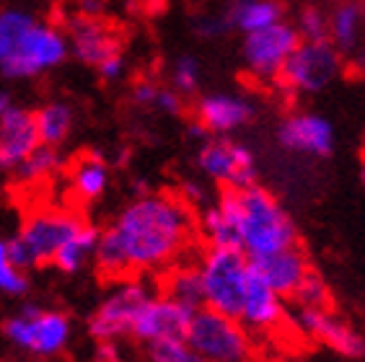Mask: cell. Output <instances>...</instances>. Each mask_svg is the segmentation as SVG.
I'll list each match as a JSON object with an SVG mask.
<instances>
[{"instance_id":"5b68a950","label":"cell","mask_w":365,"mask_h":362,"mask_svg":"<svg viewBox=\"0 0 365 362\" xmlns=\"http://www.w3.org/2000/svg\"><path fill=\"white\" fill-rule=\"evenodd\" d=\"M187 341L205 362H249L252 357V334L241 321L210 308H200L192 316Z\"/></svg>"},{"instance_id":"74e56055","label":"cell","mask_w":365,"mask_h":362,"mask_svg":"<svg viewBox=\"0 0 365 362\" xmlns=\"http://www.w3.org/2000/svg\"><path fill=\"white\" fill-rule=\"evenodd\" d=\"M182 200L187 205H202L205 200H207V195H205V189L200 187V184H195V181H187L184 184V189H182Z\"/></svg>"},{"instance_id":"6da1fadb","label":"cell","mask_w":365,"mask_h":362,"mask_svg":"<svg viewBox=\"0 0 365 362\" xmlns=\"http://www.w3.org/2000/svg\"><path fill=\"white\" fill-rule=\"evenodd\" d=\"M122 246L130 274L169 269L190 246L195 215L192 207L171 195H143L109 223Z\"/></svg>"},{"instance_id":"4dcf8cb0","label":"cell","mask_w":365,"mask_h":362,"mask_svg":"<svg viewBox=\"0 0 365 362\" xmlns=\"http://www.w3.org/2000/svg\"><path fill=\"white\" fill-rule=\"evenodd\" d=\"M26 290H29L26 272L19 269L11 262V257H8V238H0V293L19 298V295H26Z\"/></svg>"},{"instance_id":"d6a6232c","label":"cell","mask_w":365,"mask_h":362,"mask_svg":"<svg viewBox=\"0 0 365 362\" xmlns=\"http://www.w3.org/2000/svg\"><path fill=\"white\" fill-rule=\"evenodd\" d=\"M200 76H202V70H200V63H197V57L192 55H184L176 60L174 70H171V88L176 93H195L200 88Z\"/></svg>"},{"instance_id":"44dd1931","label":"cell","mask_w":365,"mask_h":362,"mask_svg":"<svg viewBox=\"0 0 365 362\" xmlns=\"http://www.w3.org/2000/svg\"><path fill=\"white\" fill-rule=\"evenodd\" d=\"M161 295L182 303L190 311L205 308V290H202V274L197 264H171L161 277Z\"/></svg>"},{"instance_id":"4316f807","label":"cell","mask_w":365,"mask_h":362,"mask_svg":"<svg viewBox=\"0 0 365 362\" xmlns=\"http://www.w3.org/2000/svg\"><path fill=\"white\" fill-rule=\"evenodd\" d=\"M36 19L21 8H0V65L21 47L24 36L34 29Z\"/></svg>"},{"instance_id":"836d02e7","label":"cell","mask_w":365,"mask_h":362,"mask_svg":"<svg viewBox=\"0 0 365 362\" xmlns=\"http://www.w3.org/2000/svg\"><path fill=\"white\" fill-rule=\"evenodd\" d=\"M158 93H161V86L153 83V81H145V78L133 86V101L138 106H155Z\"/></svg>"},{"instance_id":"8fae6325","label":"cell","mask_w":365,"mask_h":362,"mask_svg":"<svg viewBox=\"0 0 365 362\" xmlns=\"http://www.w3.org/2000/svg\"><path fill=\"white\" fill-rule=\"evenodd\" d=\"M301 44V34L293 24H274L269 29L254 31L244 36L241 44V60H244L249 76L259 81H277L280 70L290 60L295 49Z\"/></svg>"},{"instance_id":"ba28073f","label":"cell","mask_w":365,"mask_h":362,"mask_svg":"<svg viewBox=\"0 0 365 362\" xmlns=\"http://www.w3.org/2000/svg\"><path fill=\"white\" fill-rule=\"evenodd\" d=\"M68 55H71V44L63 29L36 21L34 29L24 36L21 47L0 65V73L14 81H26V78L60 68L68 60Z\"/></svg>"},{"instance_id":"f546056e","label":"cell","mask_w":365,"mask_h":362,"mask_svg":"<svg viewBox=\"0 0 365 362\" xmlns=\"http://www.w3.org/2000/svg\"><path fill=\"white\" fill-rule=\"evenodd\" d=\"M148 360L150 362H205L190 347L187 339H163L148 344Z\"/></svg>"},{"instance_id":"9c48e42d","label":"cell","mask_w":365,"mask_h":362,"mask_svg":"<svg viewBox=\"0 0 365 362\" xmlns=\"http://www.w3.org/2000/svg\"><path fill=\"white\" fill-rule=\"evenodd\" d=\"M153 290L145 279L127 277L106 295L88 319V334L96 341H114L133 331V324L140 308L153 298Z\"/></svg>"},{"instance_id":"cb8c5ba5","label":"cell","mask_w":365,"mask_h":362,"mask_svg":"<svg viewBox=\"0 0 365 362\" xmlns=\"http://www.w3.org/2000/svg\"><path fill=\"white\" fill-rule=\"evenodd\" d=\"M98 233H101V230H96L91 223H83L71 238H68V244L57 251V257L52 264L60 272H65V274L81 272L86 267V262L93 259V251H96V244H98Z\"/></svg>"},{"instance_id":"d4e9b609","label":"cell","mask_w":365,"mask_h":362,"mask_svg":"<svg viewBox=\"0 0 365 362\" xmlns=\"http://www.w3.org/2000/svg\"><path fill=\"white\" fill-rule=\"evenodd\" d=\"M71 187L76 192L78 200L83 202H93L104 195L109 187V168L98 155H86L76 163L71 176Z\"/></svg>"},{"instance_id":"7402d4cb","label":"cell","mask_w":365,"mask_h":362,"mask_svg":"<svg viewBox=\"0 0 365 362\" xmlns=\"http://www.w3.org/2000/svg\"><path fill=\"white\" fill-rule=\"evenodd\" d=\"M200 230L207 241V249H241L236 220L220 200L205 210V215L200 217Z\"/></svg>"},{"instance_id":"d6986e66","label":"cell","mask_w":365,"mask_h":362,"mask_svg":"<svg viewBox=\"0 0 365 362\" xmlns=\"http://www.w3.org/2000/svg\"><path fill=\"white\" fill-rule=\"evenodd\" d=\"M252 269L259 274L282 300H290L303 279L309 277L311 262L301 244L274 251L262 259H252Z\"/></svg>"},{"instance_id":"4fadbf2b","label":"cell","mask_w":365,"mask_h":362,"mask_svg":"<svg viewBox=\"0 0 365 362\" xmlns=\"http://www.w3.org/2000/svg\"><path fill=\"white\" fill-rule=\"evenodd\" d=\"M65 36L71 44V55L88 68L96 70L109 57L122 55V36L114 31L109 24L91 16H71L65 21Z\"/></svg>"},{"instance_id":"5bb4252c","label":"cell","mask_w":365,"mask_h":362,"mask_svg":"<svg viewBox=\"0 0 365 362\" xmlns=\"http://www.w3.org/2000/svg\"><path fill=\"white\" fill-rule=\"evenodd\" d=\"M192 316H195V311L158 293L140 308L130 334L138 341H145V344L163 339H187Z\"/></svg>"},{"instance_id":"8992f818","label":"cell","mask_w":365,"mask_h":362,"mask_svg":"<svg viewBox=\"0 0 365 362\" xmlns=\"http://www.w3.org/2000/svg\"><path fill=\"white\" fill-rule=\"evenodd\" d=\"M71 319L63 311H44L34 303H26L19 314L3 324V334L11 344L42 357L63 352L65 344L71 341Z\"/></svg>"},{"instance_id":"52a82bcc","label":"cell","mask_w":365,"mask_h":362,"mask_svg":"<svg viewBox=\"0 0 365 362\" xmlns=\"http://www.w3.org/2000/svg\"><path fill=\"white\" fill-rule=\"evenodd\" d=\"M342 70L339 49L331 42H301L274 83L285 93H322Z\"/></svg>"},{"instance_id":"d590c367","label":"cell","mask_w":365,"mask_h":362,"mask_svg":"<svg viewBox=\"0 0 365 362\" xmlns=\"http://www.w3.org/2000/svg\"><path fill=\"white\" fill-rule=\"evenodd\" d=\"M228 19H225V14L223 16H207V19H200V24H197V31L200 34H205V36H220L223 31H228Z\"/></svg>"},{"instance_id":"83f0119b","label":"cell","mask_w":365,"mask_h":362,"mask_svg":"<svg viewBox=\"0 0 365 362\" xmlns=\"http://www.w3.org/2000/svg\"><path fill=\"white\" fill-rule=\"evenodd\" d=\"M60 163H63V158L57 153V148L39 145L34 153L24 160L21 166L16 168L14 174H16V179L24 181V184H34V181H42V179H47L49 174H55L57 168H60Z\"/></svg>"},{"instance_id":"30bf717a","label":"cell","mask_w":365,"mask_h":362,"mask_svg":"<svg viewBox=\"0 0 365 362\" xmlns=\"http://www.w3.org/2000/svg\"><path fill=\"white\" fill-rule=\"evenodd\" d=\"M197 166L223 189H246L259 184V168L254 153L228 135L205 140L197 153Z\"/></svg>"},{"instance_id":"484cf974","label":"cell","mask_w":365,"mask_h":362,"mask_svg":"<svg viewBox=\"0 0 365 362\" xmlns=\"http://www.w3.org/2000/svg\"><path fill=\"white\" fill-rule=\"evenodd\" d=\"M363 8L358 3H342L334 8V14L329 16V42L339 49V52H350L358 47L360 29H363Z\"/></svg>"},{"instance_id":"ac0fdd59","label":"cell","mask_w":365,"mask_h":362,"mask_svg":"<svg viewBox=\"0 0 365 362\" xmlns=\"http://www.w3.org/2000/svg\"><path fill=\"white\" fill-rule=\"evenodd\" d=\"M254 104L249 98L236 93H207L200 96L195 104V122L207 130V135L225 138L246 127L254 119Z\"/></svg>"},{"instance_id":"7a4b0ae2","label":"cell","mask_w":365,"mask_h":362,"mask_svg":"<svg viewBox=\"0 0 365 362\" xmlns=\"http://www.w3.org/2000/svg\"><path fill=\"white\" fill-rule=\"evenodd\" d=\"M218 200L231 210L239 228L241 251L249 259H262L298 244L293 217L285 212L280 200L262 184L246 189H223Z\"/></svg>"},{"instance_id":"e0dca14e","label":"cell","mask_w":365,"mask_h":362,"mask_svg":"<svg viewBox=\"0 0 365 362\" xmlns=\"http://www.w3.org/2000/svg\"><path fill=\"white\" fill-rule=\"evenodd\" d=\"M285 319H288V314H285V300L252 269L244 303H241V314H239L241 326L249 334L252 331L254 334H269L274 329H280L285 324Z\"/></svg>"},{"instance_id":"3957f363","label":"cell","mask_w":365,"mask_h":362,"mask_svg":"<svg viewBox=\"0 0 365 362\" xmlns=\"http://www.w3.org/2000/svg\"><path fill=\"white\" fill-rule=\"evenodd\" d=\"M83 223V217L73 212H57V210L34 212L24 220L14 238H8V257L24 272L52 264L57 251L68 244V238Z\"/></svg>"},{"instance_id":"277c9868","label":"cell","mask_w":365,"mask_h":362,"mask_svg":"<svg viewBox=\"0 0 365 362\" xmlns=\"http://www.w3.org/2000/svg\"><path fill=\"white\" fill-rule=\"evenodd\" d=\"M197 267L202 274L205 308L239 319L252 274L249 257L241 249H205Z\"/></svg>"},{"instance_id":"2e32d148","label":"cell","mask_w":365,"mask_h":362,"mask_svg":"<svg viewBox=\"0 0 365 362\" xmlns=\"http://www.w3.org/2000/svg\"><path fill=\"white\" fill-rule=\"evenodd\" d=\"M42 145L34 112L11 106L0 117V171H16Z\"/></svg>"},{"instance_id":"7c38bea8","label":"cell","mask_w":365,"mask_h":362,"mask_svg":"<svg viewBox=\"0 0 365 362\" xmlns=\"http://www.w3.org/2000/svg\"><path fill=\"white\" fill-rule=\"evenodd\" d=\"M290 319L301 334L322 341L337 355L347 357V360L365 357V336L358 329H352L347 321L339 319L331 308H298Z\"/></svg>"},{"instance_id":"8d00e7d4","label":"cell","mask_w":365,"mask_h":362,"mask_svg":"<svg viewBox=\"0 0 365 362\" xmlns=\"http://www.w3.org/2000/svg\"><path fill=\"white\" fill-rule=\"evenodd\" d=\"M98 78H104V81H117V78L125 73V57L117 55V57H109L106 63H101L96 68Z\"/></svg>"},{"instance_id":"603a6c76","label":"cell","mask_w":365,"mask_h":362,"mask_svg":"<svg viewBox=\"0 0 365 362\" xmlns=\"http://www.w3.org/2000/svg\"><path fill=\"white\" fill-rule=\"evenodd\" d=\"M34 117H36V130H39V140H42V145L49 148L63 145L73 130V122H76L73 106L65 104V101H49L42 109H36Z\"/></svg>"},{"instance_id":"e575fe53","label":"cell","mask_w":365,"mask_h":362,"mask_svg":"<svg viewBox=\"0 0 365 362\" xmlns=\"http://www.w3.org/2000/svg\"><path fill=\"white\" fill-rule=\"evenodd\" d=\"M155 109H161V112L176 117V114L184 112V96H182V93H176L174 88H161V93H158V101H155Z\"/></svg>"},{"instance_id":"f35d334b","label":"cell","mask_w":365,"mask_h":362,"mask_svg":"<svg viewBox=\"0 0 365 362\" xmlns=\"http://www.w3.org/2000/svg\"><path fill=\"white\" fill-rule=\"evenodd\" d=\"M11 106H14V96H11L8 90H0V117H3Z\"/></svg>"},{"instance_id":"1f68e13d","label":"cell","mask_w":365,"mask_h":362,"mask_svg":"<svg viewBox=\"0 0 365 362\" xmlns=\"http://www.w3.org/2000/svg\"><path fill=\"white\" fill-rule=\"evenodd\" d=\"M295 29L301 42H329V16L319 8H303Z\"/></svg>"},{"instance_id":"ffe728a7","label":"cell","mask_w":365,"mask_h":362,"mask_svg":"<svg viewBox=\"0 0 365 362\" xmlns=\"http://www.w3.org/2000/svg\"><path fill=\"white\" fill-rule=\"evenodd\" d=\"M282 14L285 8L280 0H233L225 11V19H228V26L239 29L246 36L280 24Z\"/></svg>"},{"instance_id":"9a60e30c","label":"cell","mask_w":365,"mask_h":362,"mask_svg":"<svg viewBox=\"0 0 365 362\" xmlns=\"http://www.w3.org/2000/svg\"><path fill=\"white\" fill-rule=\"evenodd\" d=\"M277 143L290 153L327 158L334 150V127L314 112H293L277 125Z\"/></svg>"},{"instance_id":"f1b7e54d","label":"cell","mask_w":365,"mask_h":362,"mask_svg":"<svg viewBox=\"0 0 365 362\" xmlns=\"http://www.w3.org/2000/svg\"><path fill=\"white\" fill-rule=\"evenodd\" d=\"M298 308H331V290L319 272L311 269L290 298Z\"/></svg>"},{"instance_id":"ab89813d","label":"cell","mask_w":365,"mask_h":362,"mask_svg":"<svg viewBox=\"0 0 365 362\" xmlns=\"http://www.w3.org/2000/svg\"><path fill=\"white\" fill-rule=\"evenodd\" d=\"M360 176H363V184H365V160H363V171H360Z\"/></svg>"}]
</instances>
